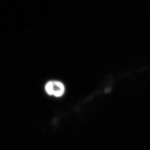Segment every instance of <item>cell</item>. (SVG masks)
Instances as JSON below:
<instances>
[{"mask_svg":"<svg viewBox=\"0 0 150 150\" xmlns=\"http://www.w3.org/2000/svg\"><path fill=\"white\" fill-rule=\"evenodd\" d=\"M45 91L49 95L60 97L65 92V87L64 84L60 81H50L45 86Z\"/></svg>","mask_w":150,"mask_h":150,"instance_id":"cell-1","label":"cell"}]
</instances>
